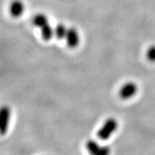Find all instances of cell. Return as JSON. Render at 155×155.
<instances>
[{
	"instance_id": "obj_1",
	"label": "cell",
	"mask_w": 155,
	"mask_h": 155,
	"mask_svg": "<svg viewBox=\"0 0 155 155\" xmlns=\"http://www.w3.org/2000/svg\"><path fill=\"white\" fill-rule=\"evenodd\" d=\"M117 127L118 123L116 119L113 118L107 119L98 131L97 135H98V138L101 140H107L112 135V134L116 130Z\"/></svg>"
},
{
	"instance_id": "obj_2",
	"label": "cell",
	"mask_w": 155,
	"mask_h": 155,
	"mask_svg": "<svg viewBox=\"0 0 155 155\" xmlns=\"http://www.w3.org/2000/svg\"><path fill=\"white\" fill-rule=\"evenodd\" d=\"M86 149L90 154L94 155H106L110 152L108 147L100 146L94 140H89L86 143Z\"/></svg>"
},
{
	"instance_id": "obj_3",
	"label": "cell",
	"mask_w": 155,
	"mask_h": 155,
	"mask_svg": "<svg viewBox=\"0 0 155 155\" xmlns=\"http://www.w3.org/2000/svg\"><path fill=\"white\" fill-rule=\"evenodd\" d=\"M10 118V109L8 106H2L0 111V131L1 134H5L7 132Z\"/></svg>"
},
{
	"instance_id": "obj_4",
	"label": "cell",
	"mask_w": 155,
	"mask_h": 155,
	"mask_svg": "<svg viewBox=\"0 0 155 155\" xmlns=\"http://www.w3.org/2000/svg\"><path fill=\"white\" fill-rule=\"evenodd\" d=\"M137 91V86L134 83L129 82L122 86L119 91V96L123 99H128L134 96Z\"/></svg>"
},
{
	"instance_id": "obj_5",
	"label": "cell",
	"mask_w": 155,
	"mask_h": 155,
	"mask_svg": "<svg viewBox=\"0 0 155 155\" xmlns=\"http://www.w3.org/2000/svg\"><path fill=\"white\" fill-rule=\"evenodd\" d=\"M68 45L70 48H75L79 43V35L75 28H70L65 37Z\"/></svg>"
},
{
	"instance_id": "obj_6",
	"label": "cell",
	"mask_w": 155,
	"mask_h": 155,
	"mask_svg": "<svg viewBox=\"0 0 155 155\" xmlns=\"http://www.w3.org/2000/svg\"><path fill=\"white\" fill-rule=\"evenodd\" d=\"M25 10V5L20 0H15L9 6V12L12 16L18 17L22 15Z\"/></svg>"
},
{
	"instance_id": "obj_7",
	"label": "cell",
	"mask_w": 155,
	"mask_h": 155,
	"mask_svg": "<svg viewBox=\"0 0 155 155\" xmlns=\"http://www.w3.org/2000/svg\"><path fill=\"white\" fill-rule=\"evenodd\" d=\"M32 23L37 28H42L48 23V17L43 14H38L32 19Z\"/></svg>"
},
{
	"instance_id": "obj_8",
	"label": "cell",
	"mask_w": 155,
	"mask_h": 155,
	"mask_svg": "<svg viewBox=\"0 0 155 155\" xmlns=\"http://www.w3.org/2000/svg\"><path fill=\"white\" fill-rule=\"evenodd\" d=\"M41 30V35L42 38L45 40H49L52 38L54 35V30L53 29L50 25L48 24L45 25L44 27H42V28H40Z\"/></svg>"
},
{
	"instance_id": "obj_9",
	"label": "cell",
	"mask_w": 155,
	"mask_h": 155,
	"mask_svg": "<svg viewBox=\"0 0 155 155\" xmlns=\"http://www.w3.org/2000/svg\"><path fill=\"white\" fill-rule=\"evenodd\" d=\"M68 29L65 28V26L64 25L58 24L55 27V28L54 29V34H55L56 38L59 39V40H61V39L65 38L68 32Z\"/></svg>"
},
{
	"instance_id": "obj_10",
	"label": "cell",
	"mask_w": 155,
	"mask_h": 155,
	"mask_svg": "<svg viewBox=\"0 0 155 155\" xmlns=\"http://www.w3.org/2000/svg\"><path fill=\"white\" fill-rule=\"evenodd\" d=\"M147 57L149 61L152 62L155 61V46L149 48L147 53Z\"/></svg>"
}]
</instances>
